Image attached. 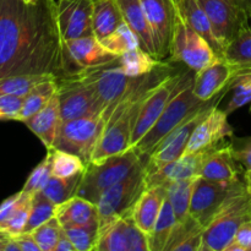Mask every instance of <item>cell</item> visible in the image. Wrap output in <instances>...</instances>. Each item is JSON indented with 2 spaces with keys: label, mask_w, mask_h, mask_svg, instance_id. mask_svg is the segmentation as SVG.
Segmentation results:
<instances>
[{
  "label": "cell",
  "mask_w": 251,
  "mask_h": 251,
  "mask_svg": "<svg viewBox=\"0 0 251 251\" xmlns=\"http://www.w3.org/2000/svg\"><path fill=\"white\" fill-rule=\"evenodd\" d=\"M71 75L56 20L55 0H0V78Z\"/></svg>",
  "instance_id": "1"
},
{
  "label": "cell",
  "mask_w": 251,
  "mask_h": 251,
  "mask_svg": "<svg viewBox=\"0 0 251 251\" xmlns=\"http://www.w3.org/2000/svg\"><path fill=\"white\" fill-rule=\"evenodd\" d=\"M168 75L167 64L150 74L114 108L91 161H100L131 149V136L142 102L154 85Z\"/></svg>",
  "instance_id": "2"
},
{
  "label": "cell",
  "mask_w": 251,
  "mask_h": 251,
  "mask_svg": "<svg viewBox=\"0 0 251 251\" xmlns=\"http://www.w3.org/2000/svg\"><path fill=\"white\" fill-rule=\"evenodd\" d=\"M194 77H195V74L179 90V92L169 100L161 117L154 123L153 126L149 130V132L135 146H132L140 156L147 158L152 153V151L156 149L157 145L167 135L171 134L174 129H176L184 122H186L189 118L198 114L199 112L207 108L208 105L213 104L217 100H222L227 93V91H225L208 102L200 100L193 92Z\"/></svg>",
  "instance_id": "3"
},
{
  "label": "cell",
  "mask_w": 251,
  "mask_h": 251,
  "mask_svg": "<svg viewBox=\"0 0 251 251\" xmlns=\"http://www.w3.org/2000/svg\"><path fill=\"white\" fill-rule=\"evenodd\" d=\"M134 147L122 153L113 154L100 161H91L86 164L82 174L77 195L87 199L93 203H97L100 195L124 179L137 164L144 161Z\"/></svg>",
  "instance_id": "4"
},
{
  "label": "cell",
  "mask_w": 251,
  "mask_h": 251,
  "mask_svg": "<svg viewBox=\"0 0 251 251\" xmlns=\"http://www.w3.org/2000/svg\"><path fill=\"white\" fill-rule=\"evenodd\" d=\"M146 161L140 162L124 179L108 188L96 203L100 232L123 216L131 215L146 186Z\"/></svg>",
  "instance_id": "5"
},
{
  "label": "cell",
  "mask_w": 251,
  "mask_h": 251,
  "mask_svg": "<svg viewBox=\"0 0 251 251\" xmlns=\"http://www.w3.org/2000/svg\"><path fill=\"white\" fill-rule=\"evenodd\" d=\"M75 75L92 88L95 95L104 107L103 117L108 123V119L118 103L127 93L137 87L150 74L141 77H130L123 73L117 58L114 61L104 65L83 69Z\"/></svg>",
  "instance_id": "6"
},
{
  "label": "cell",
  "mask_w": 251,
  "mask_h": 251,
  "mask_svg": "<svg viewBox=\"0 0 251 251\" xmlns=\"http://www.w3.org/2000/svg\"><path fill=\"white\" fill-rule=\"evenodd\" d=\"M251 220V194L247 185L227 201L222 210L206 226L201 251H225L240 226Z\"/></svg>",
  "instance_id": "7"
},
{
  "label": "cell",
  "mask_w": 251,
  "mask_h": 251,
  "mask_svg": "<svg viewBox=\"0 0 251 251\" xmlns=\"http://www.w3.org/2000/svg\"><path fill=\"white\" fill-rule=\"evenodd\" d=\"M105 125L107 120L103 114L61 122L53 149L76 154L87 164L92 159Z\"/></svg>",
  "instance_id": "8"
},
{
  "label": "cell",
  "mask_w": 251,
  "mask_h": 251,
  "mask_svg": "<svg viewBox=\"0 0 251 251\" xmlns=\"http://www.w3.org/2000/svg\"><path fill=\"white\" fill-rule=\"evenodd\" d=\"M220 59L222 58L216 54L211 44L186 25L176 12L169 60L180 61L188 66L189 70L199 73Z\"/></svg>",
  "instance_id": "9"
},
{
  "label": "cell",
  "mask_w": 251,
  "mask_h": 251,
  "mask_svg": "<svg viewBox=\"0 0 251 251\" xmlns=\"http://www.w3.org/2000/svg\"><path fill=\"white\" fill-rule=\"evenodd\" d=\"M194 74H195L194 71H191V74H168L152 87L142 102L137 114V119L132 130L131 147L135 146L149 132V130L161 117L169 100L179 92V90L188 82Z\"/></svg>",
  "instance_id": "10"
},
{
  "label": "cell",
  "mask_w": 251,
  "mask_h": 251,
  "mask_svg": "<svg viewBox=\"0 0 251 251\" xmlns=\"http://www.w3.org/2000/svg\"><path fill=\"white\" fill-rule=\"evenodd\" d=\"M244 186L245 183L242 180L228 184L198 176L194 181L189 215L205 228L222 210L227 201Z\"/></svg>",
  "instance_id": "11"
},
{
  "label": "cell",
  "mask_w": 251,
  "mask_h": 251,
  "mask_svg": "<svg viewBox=\"0 0 251 251\" xmlns=\"http://www.w3.org/2000/svg\"><path fill=\"white\" fill-rule=\"evenodd\" d=\"M56 81L61 122L103 114L104 107L92 88L86 85L75 74L59 77Z\"/></svg>",
  "instance_id": "12"
},
{
  "label": "cell",
  "mask_w": 251,
  "mask_h": 251,
  "mask_svg": "<svg viewBox=\"0 0 251 251\" xmlns=\"http://www.w3.org/2000/svg\"><path fill=\"white\" fill-rule=\"evenodd\" d=\"M211 22L215 37L221 46L228 44L238 33L250 24V15L233 0H199Z\"/></svg>",
  "instance_id": "13"
},
{
  "label": "cell",
  "mask_w": 251,
  "mask_h": 251,
  "mask_svg": "<svg viewBox=\"0 0 251 251\" xmlns=\"http://www.w3.org/2000/svg\"><path fill=\"white\" fill-rule=\"evenodd\" d=\"M221 100H217L213 104L208 105L203 110L199 112L198 114L193 115L189 118L186 122L179 125L176 129H174L171 134L167 135L158 145L156 149L152 151V153L147 157L146 161V173L153 172L159 169L161 167L166 166V164L172 163V162L176 161L180 158L181 156L185 154V150L188 147L190 137L193 135L194 130L198 126L199 123L203 119L206 114L213 108L217 105Z\"/></svg>",
  "instance_id": "14"
},
{
  "label": "cell",
  "mask_w": 251,
  "mask_h": 251,
  "mask_svg": "<svg viewBox=\"0 0 251 251\" xmlns=\"http://www.w3.org/2000/svg\"><path fill=\"white\" fill-rule=\"evenodd\" d=\"M97 251H150L149 239L131 215L123 216L100 232Z\"/></svg>",
  "instance_id": "15"
},
{
  "label": "cell",
  "mask_w": 251,
  "mask_h": 251,
  "mask_svg": "<svg viewBox=\"0 0 251 251\" xmlns=\"http://www.w3.org/2000/svg\"><path fill=\"white\" fill-rule=\"evenodd\" d=\"M93 0H58L56 20L64 42L95 36L92 28Z\"/></svg>",
  "instance_id": "16"
},
{
  "label": "cell",
  "mask_w": 251,
  "mask_h": 251,
  "mask_svg": "<svg viewBox=\"0 0 251 251\" xmlns=\"http://www.w3.org/2000/svg\"><path fill=\"white\" fill-rule=\"evenodd\" d=\"M141 4L153 32L158 59L169 58L176 17L174 0H141Z\"/></svg>",
  "instance_id": "17"
},
{
  "label": "cell",
  "mask_w": 251,
  "mask_h": 251,
  "mask_svg": "<svg viewBox=\"0 0 251 251\" xmlns=\"http://www.w3.org/2000/svg\"><path fill=\"white\" fill-rule=\"evenodd\" d=\"M242 69L230 63L226 58L211 64L203 70L195 73L193 82V92L203 102L213 100L220 93L227 91L235 76L242 73Z\"/></svg>",
  "instance_id": "18"
},
{
  "label": "cell",
  "mask_w": 251,
  "mask_h": 251,
  "mask_svg": "<svg viewBox=\"0 0 251 251\" xmlns=\"http://www.w3.org/2000/svg\"><path fill=\"white\" fill-rule=\"evenodd\" d=\"M65 55L71 75L80 70L112 63L118 55L108 50L96 36L82 37L64 42Z\"/></svg>",
  "instance_id": "19"
},
{
  "label": "cell",
  "mask_w": 251,
  "mask_h": 251,
  "mask_svg": "<svg viewBox=\"0 0 251 251\" xmlns=\"http://www.w3.org/2000/svg\"><path fill=\"white\" fill-rule=\"evenodd\" d=\"M228 137H233V129L228 123V114L221 110L218 104L211 108L194 130L185 153H194L201 150L218 146L226 142Z\"/></svg>",
  "instance_id": "20"
},
{
  "label": "cell",
  "mask_w": 251,
  "mask_h": 251,
  "mask_svg": "<svg viewBox=\"0 0 251 251\" xmlns=\"http://www.w3.org/2000/svg\"><path fill=\"white\" fill-rule=\"evenodd\" d=\"M212 149L213 147H210L194 153H185L176 161L166 164L157 171L146 173V186H166L172 181L198 178L200 176L203 162Z\"/></svg>",
  "instance_id": "21"
},
{
  "label": "cell",
  "mask_w": 251,
  "mask_h": 251,
  "mask_svg": "<svg viewBox=\"0 0 251 251\" xmlns=\"http://www.w3.org/2000/svg\"><path fill=\"white\" fill-rule=\"evenodd\" d=\"M238 164L232 153V142L226 141L211 150L203 162L200 176L218 183H237L240 180Z\"/></svg>",
  "instance_id": "22"
},
{
  "label": "cell",
  "mask_w": 251,
  "mask_h": 251,
  "mask_svg": "<svg viewBox=\"0 0 251 251\" xmlns=\"http://www.w3.org/2000/svg\"><path fill=\"white\" fill-rule=\"evenodd\" d=\"M24 124L41 140L47 150L53 149L61 124L58 93H55L46 107L25 120Z\"/></svg>",
  "instance_id": "23"
},
{
  "label": "cell",
  "mask_w": 251,
  "mask_h": 251,
  "mask_svg": "<svg viewBox=\"0 0 251 251\" xmlns=\"http://www.w3.org/2000/svg\"><path fill=\"white\" fill-rule=\"evenodd\" d=\"M174 4L180 19L199 34H201L211 44L220 58H225V48L221 46L213 34L210 20L199 0H174Z\"/></svg>",
  "instance_id": "24"
},
{
  "label": "cell",
  "mask_w": 251,
  "mask_h": 251,
  "mask_svg": "<svg viewBox=\"0 0 251 251\" xmlns=\"http://www.w3.org/2000/svg\"><path fill=\"white\" fill-rule=\"evenodd\" d=\"M118 2L122 9L124 21L139 37L141 48L151 54L152 56L158 59V51H157L153 32H152L151 25L145 14L141 0H118Z\"/></svg>",
  "instance_id": "25"
},
{
  "label": "cell",
  "mask_w": 251,
  "mask_h": 251,
  "mask_svg": "<svg viewBox=\"0 0 251 251\" xmlns=\"http://www.w3.org/2000/svg\"><path fill=\"white\" fill-rule=\"evenodd\" d=\"M166 199V186L159 185L147 188L135 203L131 213L132 220L145 234L149 235L153 228Z\"/></svg>",
  "instance_id": "26"
},
{
  "label": "cell",
  "mask_w": 251,
  "mask_h": 251,
  "mask_svg": "<svg viewBox=\"0 0 251 251\" xmlns=\"http://www.w3.org/2000/svg\"><path fill=\"white\" fill-rule=\"evenodd\" d=\"M55 217L63 227L85 226L98 221L97 205L82 196H74L56 205Z\"/></svg>",
  "instance_id": "27"
},
{
  "label": "cell",
  "mask_w": 251,
  "mask_h": 251,
  "mask_svg": "<svg viewBox=\"0 0 251 251\" xmlns=\"http://www.w3.org/2000/svg\"><path fill=\"white\" fill-rule=\"evenodd\" d=\"M124 22L118 0H93L92 28L100 41L109 36Z\"/></svg>",
  "instance_id": "28"
},
{
  "label": "cell",
  "mask_w": 251,
  "mask_h": 251,
  "mask_svg": "<svg viewBox=\"0 0 251 251\" xmlns=\"http://www.w3.org/2000/svg\"><path fill=\"white\" fill-rule=\"evenodd\" d=\"M203 229L191 216L176 222L164 251H201Z\"/></svg>",
  "instance_id": "29"
},
{
  "label": "cell",
  "mask_w": 251,
  "mask_h": 251,
  "mask_svg": "<svg viewBox=\"0 0 251 251\" xmlns=\"http://www.w3.org/2000/svg\"><path fill=\"white\" fill-rule=\"evenodd\" d=\"M58 78H49V80L42 81L32 87L26 95L24 96V103H22L21 110L17 117V122H22L31 118L36 113H38L42 108L46 107L49 100L55 96L58 90Z\"/></svg>",
  "instance_id": "30"
},
{
  "label": "cell",
  "mask_w": 251,
  "mask_h": 251,
  "mask_svg": "<svg viewBox=\"0 0 251 251\" xmlns=\"http://www.w3.org/2000/svg\"><path fill=\"white\" fill-rule=\"evenodd\" d=\"M118 63L123 73L130 77L146 76L166 64L152 56L141 47H137L118 56Z\"/></svg>",
  "instance_id": "31"
},
{
  "label": "cell",
  "mask_w": 251,
  "mask_h": 251,
  "mask_svg": "<svg viewBox=\"0 0 251 251\" xmlns=\"http://www.w3.org/2000/svg\"><path fill=\"white\" fill-rule=\"evenodd\" d=\"M176 225V217L168 199L164 200L161 213L154 223L153 228L147 235L150 251H164L171 238L172 232Z\"/></svg>",
  "instance_id": "32"
},
{
  "label": "cell",
  "mask_w": 251,
  "mask_h": 251,
  "mask_svg": "<svg viewBox=\"0 0 251 251\" xmlns=\"http://www.w3.org/2000/svg\"><path fill=\"white\" fill-rule=\"evenodd\" d=\"M195 179L196 178L176 180L166 185L167 199L173 207L176 222H181L190 216L189 215V208H190L191 194H193Z\"/></svg>",
  "instance_id": "33"
},
{
  "label": "cell",
  "mask_w": 251,
  "mask_h": 251,
  "mask_svg": "<svg viewBox=\"0 0 251 251\" xmlns=\"http://www.w3.org/2000/svg\"><path fill=\"white\" fill-rule=\"evenodd\" d=\"M225 58L242 70L251 69V22L227 46Z\"/></svg>",
  "instance_id": "34"
},
{
  "label": "cell",
  "mask_w": 251,
  "mask_h": 251,
  "mask_svg": "<svg viewBox=\"0 0 251 251\" xmlns=\"http://www.w3.org/2000/svg\"><path fill=\"white\" fill-rule=\"evenodd\" d=\"M82 174L83 173L76 174V176H68V178L51 176V178L49 179L42 193L55 205L65 202L66 200L77 195Z\"/></svg>",
  "instance_id": "35"
},
{
  "label": "cell",
  "mask_w": 251,
  "mask_h": 251,
  "mask_svg": "<svg viewBox=\"0 0 251 251\" xmlns=\"http://www.w3.org/2000/svg\"><path fill=\"white\" fill-rule=\"evenodd\" d=\"M49 78L58 77L54 74L6 76L0 78V96H25L37 83Z\"/></svg>",
  "instance_id": "36"
},
{
  "label": "cell",
  "mask_w": 251,
  "mask_h": 251,
  "mask_svg": "<svg viewBox=\"0 0 251 251\" xmlns=\"http://www.w3.org/2000/svg\"><path fill=\"white\" fill-rule=\"evenodd\" d=\"M100 42L108 50L112 51L118 56L126 53V51L132 50L137 47H141L139 37L127 26L125 21L113 33L103 38Z\"/></svg>",
  "instance_id": "37"
},
{
  "label": "cell",
  "mask_w": 251,
  "mask_h": 251,
  "mask_svg": "<svg viewBox=\"0 0 251 251\" xmlns=\"http://www.w3.org/2000/svg\"><path fill=\"white\" fill-rule=\"evenodd\" d=\"M233 91L232 98L228 102L225 112L228 115L245 105H251V69L243 70L230 82L228 91ZM251 110V109H250Z\"/></svg>",
  "instance_id": "38"
},
{
  "label": "cell",
  "mask_w": 251,
  "mask_h": 251,
  "mask_svg": "<svg viewBox=\"0 0 251 251\" xmlns=\"http://www.w3.org/2000/svg\"><path fill=\"white\" fill-rule=\"evenodd\" d=\"M76 251L96 250L100 239V223L98 221L85 226L63 227Z\"/></svg>",
  "instance_id": "39"
},
{
  "label": "cell",
  "mask_w": 251,
  "mask_h": 251,
  "mask_svg": "<svg viewBox=\"0 0 251 251\" xmlns=\"http://www.w3.org/2000/svg\"><path fill=\"white\" fill-rule=\"evenodd\" d=\"M48 151L51 153L53 176L68 178L85 172L86 163L76 154L58 149H50Z\"/></svg>",
  "instance_id": "40"
},
{
  "label": "cell",
  "mask_w": 251,
  "mask_h": 251,
  "mask_svg": "<svg viewBox=\"0 0 251 251\" xmlns=\"http://www.w3.org/2000/svg\"><path fill=\"white\" fill-rule=\"evenodd\" d=\"M56 205L51 202L42 191L36 193L32 198L31 212L22 233H32L37 227L46 223L55 216Z\"/></svg>",
  "instance_id": "41"
},
{
  "label": "cell",
  "mask_w": 251,
  "mask_h": 251,
  "mask_svg": "<svg viewBox=\"0 0 251 251\" xmlns=\"http://www.w3.org/2000/svg\"><path fill=\"white\" fill-rule=\"evenodd\" d=\"M61 233H63V226L54 216L46 223L37 227L32 232V235L41 251H55V247L58 244Z\"/></svg>",
  "instance_id": "42"
},
{
  "label": "cell",
  "mask_w": 251,
  "mask_h": 251,
  "mask_svg": "<svg viewBox=\"0 0 251 251\" xmlns=\"http://www.w3.org/2000/svg\"><path fill=\"white\" fill-rule=\"evenodd\" d=\"M47 156L44 157L43 161L32 171L29 176L27 178L22 190L26 193L34 195L36 193H39L44 189L49 179L53 176V166H51V153L50 151L47 150Z\"/></svg>",
  "instance_id": "43"
},
{
  "label": "cell",
  "mask_w": 251,
  "mask_h": 251,
  "mask_svg": "<svg viewBox=\"0 0 251 251\" xmlns=\"http://www.w3.org/2000/svg\"><path fill=\"white\" fill-rule=\"evenodd\" d=\"M28 195H29L28 193L21 190L19 191V193L15 194V195L7 198L6 200H4V202L0 205V232L4 233L5 228H6V226L9 225L12 216H14L15 212L19 210L21 203L24 202L25 199H26Z\"/></svg>",
  "instance_id": "44"
},
{
  "label": "cell",
  "mask_w": 251,
  "mask_h": 251,
  "mask_svg": "<svg viewBox=\"0 0 251 251\" xmlns=\"http://www.w3.org/2000/svg\"><path fill=\"white\" fill-rule=\"evenodd\" d=\"M24 96H0V120H17Z\"/></svg>",
  "instance_id": "45"
},
{
  "label": "cell",
  "mask_w": 251,
  "mask_h": 251,
  "mask_svg": "<svg viewBox=\"0 0 251 251\" xmlns=\"http://www.w3.org/2000/svg\"><path fill=\"white\" fill-rule=\"evenodd\" d=\"M232 153L245 172L251 171V137L239 140L237 145L232 142Z\"/></svg>",
  "instance_id": "46"
},
{
  "label": "cell",
  "mask_w": 251,
  "mask_h": 251,
  "mask_svg": "<svg viewBox=\"0 0 251 251\" xmlns=\"http://www.w3.org/2000/svg\"><path fill=\"white\" fill-rule=\"evenodd\" d=\"M233 240L237 242L244 251H251V220L240 226Z\"/></svg>",
  "instance_id": "47"
},
{
  "label": "cell",
  "mask_w": 251,
  "mask_h": 251,
  "mask_svg": "<svg viewBox=\"0 0 251 251\" xmlns=\"http://www.w3.org/2000/svg\"><path fill=\"white\" fill-rule=\"evenodd\" d=\"M15 238H16L20 248H21V251H41L32 233H21Z\"/></svg>",
  "instance_id": "48"
},
{
  "label": "cell",
  "mask_w": 251,
  "mask_h": 251,
  "mask_svg": "<svg viewBox=\"0 0 251 251\" xmlns=\"http://www.w3.org/2000/svg\"><path fill=\"white\" fill-rule=\"evenodd\" d=\"M55 251H76L75 247L71 243L70 238L68 237V234L65 233L63 228V233H61L60 238H59V242L55 247Z\"/></svg>",
  "instance_id": "49"
},
{
  "label": "cell",
  "mask_w": 251,
  "mask_h": 251,
  "mask_svg": "<svg viewBox=\"0 0 251 251\" xmlns=\"http://www.w3.org/2000/svg\"><path fill=\"white\" fill-rule=\"evenodd\" d=\"M4 251H21V248H20L19 243H17L16 238L15 237H10L9 240L5 244Z\"/></svg>",
  "instance_id": "50"
},
{
  "label": "cell",
  "mask_w": 251,
  "mask_h": 251,
  "mask_svg": "<svg viewBox=\"0 0 251 251\" xmlns=\"http://www.w3.org/2000/svg\"><path fill=\"white\" fill-rule=\"evenodd\" d=\"M233 1L237 2V4L240 5L243 9L247 10V11L249 12V15H250V12H251V0H233Z\"/></svg>",
  "instance_id": "51"
},
{
  "label": "cell",
  "mask_w": 251,
  "mask_h": 251,
  "mask_svg": "<svg viewBox=\"0 0 251 251\" xmlns=\"http://www.w3.org/2000/svg\"><path fill=\"white\" fill-rule=\"evenodd\" d=\"M244 183L247 185L248 191L251 194V171H248L244 173Z\"/></svg>",
  "instance_id": "52"
},
{
  "label": "cell",
  "mask_w": 251,
  "mask_h": 251,
  "mask_svg": "<svg viewBox=\"0 0 251 251\" xmlns=\"http://www.w3.org/2000/svg\"><path fill=\"white\" fill-rule=\"evenodd\" d=\"M10 235L5 234V233L0 232V251H4V248H5V244H6V242L9 240Z\"/></svg>",
  "instance_id": "53"
},
{
  "label": "cell",
  "mask_w": 251,
  "mask_h": 251,
  "mask_svg": "<svg viewBox=\"0 0 251 251\" xmlns=\"http://www.w3.org/2000/svg\"><path fill=\"white\" fill-rule=\"evenodd\" d=\"M24 1H26V2H33V1H36V0H24Z\"/></svg>",
  "instance_id": "54"
},
{
  "label": "cell",
  "mask_w": 251,
  "mask_h": 251,
  "mask_svg": "<svg viewBox=\"0 0 251 251\" xmlns=\"http://www.w3.org/2000/svg\"><path fill=\"white\" fill-rule=\"evenodd\" d=\"M250 19H251V12H250Z\"/></svg>",
  "instance_id": "55"
}]
</instances>
